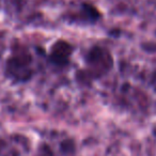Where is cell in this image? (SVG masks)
<instances>
[{
	"mask_svg": "<svg viewBox=\"0 0 156 156\" xmlns=\"http://www.w3.org/2000/svg\"><path fill=\"white\" fill-rule=\"evenodd\" d=\"M87 62L91 69L98 72V75L105 74L112 66V59L109 52L101 47H93L89 51Z\"/></svg>",
	"mask_w": 156,
	"mask_h": 156,
	"instance_id": "obj_2",
	"label": "cell"
},
{
	"mask_svg": "<svg viewBox=\"0 0 156 156\" xmlns=\"http://www.w3.org/2000/svg\"><path fill=\"white\" fill-rule=\"evenodd\" d=\"M31 58L29 54L14 55L8 60L7 69L10 76L16 78L18 80H25L31 76L30 71Z\"/></svg>",
	"mask_w": 156,
	"mask_h": 156,
	"instance_id": "obj_1",
	"label": "cell"
},
{
	"mask_svg": "<svg viewBox=\"0 0 156 156\" xmlns=\"http://www.w3.org/2000/svg\"><path fill=\"white\" fill-rule=\"evenodd\" d=\"M71 44L65 41H57L50 49V61L58 66H64L69 63L72 55Z\"/></svg>",
	"mask_w": 156,
	"mask_h": 156,
	"instance_id": "obj_3",
	"label": "cell"
}]
</instances>
